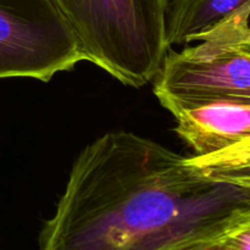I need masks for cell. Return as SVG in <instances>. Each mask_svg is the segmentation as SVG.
<instances>
[{"label":"cell","instance_id":"obj_6","mask_svg":"<svg viewBox=\"0 0 250 250\" xmlns=\"http://www.w3.org/2000/svg\"><path fill=\"white\" fill-rule=\"evenodd\" d=\"M249 2L250 0H166V44L170 48L195 42Z\"/></svg>","mask_w":250,"mask_h":250},{"label":"cell","instance_id":"obj_4","mask_svg":"<svg viewBox=\"0 0 250 250\" xmlns=\"http://www.w3.org/2000/svg\"><path fill=\"white\" fill-rule=\"evenodd\" d=\"M83 60L77 36L53 0H0V78L48 82Z\"/></svg>","mask_w":250,"mask_h":250},{"label":"cell","instance_id":"obj_3","mask_svg":"<svg viewBox=\"0 0 250 250\" xmlns=\"http://www.w3.org/2000/svg\"><path fill=\"white\" fill-rule=\"evenodd\" d=\"M250 2L198 37L200 43L166 51L154 94L172 112L217 98H250ZM195 41V42H197Z\"/></svg>","mask_w":250,"mask_h":250},{"label":"cell","instance_id":"obj_1","mask_svg":"<svg viewBox=\"0 0 250 250\" xmlns=\"http://www.w3.org/2000/svg\"><path fill=\"white\" fill-rule=\"evenodd\" d=\"M250 225V175L222 172L126 131L73 163L39 250H167Z\"/></svg>","mask_w":250,"mask_h":250},{"label":"cell","instance_id":"obj_5","mask_svg":"<svg viewBox=\"0 0 250 250\" xmlns=\"http://www.w3.org/2000/svg\"><path fill=\"white\" fill-rule=\"evenodd\" d=\"M171 114L175 132L202 165L250 175V98H217L182 105Z\"/></svg>","mask_w":250,"mask_h":250},{"label":"cell","instance_id":"obj_2","mask_svg":"<svg viewBox=\"0 0 250 250\" xmlns=\"http://www.w3.org/2000/svg\"><path fill=\"white\" fill-rule=\"evenodd\" d=\"M87 61L125 85L142 88L159 72L168 46L166 0H53Z\"/></svg>","mask_w":250,"mask_h":250},{"label":"cell","instance_id":"obj_8","mask_svg":"<svg viewBox=\"0 0 250 250\" xmlns=\"http://www.w3.org/2000/svg\"><path fill=\"white\" fill-rule=\"evenodd\" d=\"M225 238L216 239V241L195 242V243L182 244V246L175 247V248L167 250H229L226 243H225Z\"/></svg>","mask_w":250,"mask_h":250},{"label":"cell","instance_id":"obj_7","mask_svg":"<svg viewBox=\"0 0 250 250\" xmlns=\"http://www.w3.org/2000/svg\"><path fill=\"white\" fill-rule=\"evenodd\" d=\"M225 243L229 250H250V225L229 234Z\"/></svg>","mask_w":250,"mask_h":250}]
</instances>
